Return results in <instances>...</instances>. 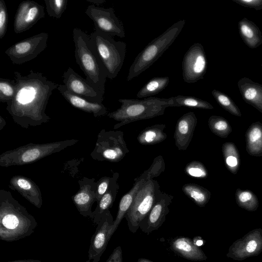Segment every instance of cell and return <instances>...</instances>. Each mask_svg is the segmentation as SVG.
Instances as JSON below:
<instances>
[{
  "instance_id": "35",
  "label": "cell",
  "mask_w": 262,
  "mask_h": 262,
  "mask_svg": "<svg viewBox=\"0 0 262 262\" xmlns=\"http://www.w3.org/2000/svg\"><path fill=\"white\" fill-rule=\"evenodd\" d=\"M211 94L217 103L224 110L233 115L242 116L239 108L227 95L216 90H212Z\"/></svg>"
},
{
  "instance_id": "14",
  "label": "cell",
  "mask_w": 262,
  "mask_h": 262,
  "mask_svg": "<svg viewBox=\"0 0 262 262\" xmlns=\"http://www.w3.org/2000/svg\"><path fill=\"white\" fill-rule=\"evenodd\" d=\"M262 252V229L250 231L236 240L228 249L227 256L236 260L257 256Z\"/></svg>"
},
{
  "instance_id": "44",
  "label": "cell",
  "mask_w": 262,
  "mask_h": 262,
  "mask_svg": "<svg viewBox=\"0 0 262 262\" xmlns=\"http://www.w3.org/2000/svg\"><path fill=\"white\" fill-rule=\"evenodd\" d=\"M6 125V121L2 116H0V130H2Z\"/></svg>"
},
{
  "instance_id": "36",
  "label": "cell",
  "mask_w": 262,
  "mask_h": 262,
  "mask_svg": "<svg viewBox=\"0 0 262 262\" xmlns=\"http://www.w3.org/2000/svg\"><path fill=\"white\" fill-rule=\"evenodd\" d=\"M17 86L15 80L0 78V101L7 103L15 96Z\"/></svg>"
},
{
  "instance_id": "41",
  "label": "cell",
  "mask_w": 262,
  "mask_h": 262,
  "mask_svg": "<svg viewBox=\"0 0 262 262\" xmlns=\"http://www.w3.org/2000/svg\"><path fill=\"white\" fill-rule=\"evenodd\" d=\"M235 3L247 8L256 10L262 9V0H232Z\"/></svg>"
},
{
  "instance_id": "8",
  "label": "cell",
  "mask_w": 262,
  "mask_h": 262,
  "mask_svg": "<svg viewBox=\"0 0 262 262\" xmlns=\"http://www.w3.org/2000/svg\"><path fill=\"white\" fill-rule=\"evenodd\" d=\"M161 192L158 182L154 179L149 180L138 192L124 217L132 233L139 228L140 222L150 211Z\"/></svg>"
},
{
  "instance_id": "21",
  "label": "cell",
  "mask_w": 262,
  "mask_h": 262,
  "mask_svg": "<svg viewBox=\"0 0 262 262\" xmlns=\"http://www.w3.org/2000/svg\"><path fill=\"white\" fill-rule=\"evenodd\" d=\"M198 120L195 114L189 112L182 115L177 121L173 138L178 150H185L192 140Z\"/></svg>"
},
{
  "instance_id": "25",
  "label": "cell",
  "mask_w": 262,
  "mask_h": 262,
  "mask_svg": "<svg viewBox=\"0 0 262 262\" xmlns=\"http://www.w3.org/2000/svg\"><path fill=\"white\" fill-rule=\"evenodd\" d=\"M119 176L118 172L113 173L108 189L97 203L96 207L93 211L94 217L92 221L94 224L97 225L101 220L103 213L112 207L119 189L118 183Z\"/></svg>"
},
{
  "instance_id": "24",
  "label": "cell",
  "mask_w": 262,
  "mask_h": 262,
  "mask_svg": "<svg viewBox=\"0 0 262 262\" xmlns=\"http://www.w3.org/2000/svg\"><path fill=\"white\" fill-rule=\"evenodd\" d=\"M171 248L182 257L189 260L202 261L207 258L204 252L188 237L174 238L171 242Z\"/></svg>"
},
{
  "instance_id": "28",
  "label": "cell",
  "mask_w": 262,
  "mask_h": 262,
  "mask_svg": "<svg viewBox=\"0 0 262 262\" xmlns=\"http://www.w3.org/2000/svg\"><path fill=\"white\" fill-rule=\"evenodd\" d=\"M164 124H158L148 126L142 130L137 137L138 142L143 145H152L160 143L167 138L164 132Z\"/></svg>"
},
{
  "instance_id": "15",
  "label": "cell",
  "mask_w": 262,
  "mask_h": 262,
  "mask_svg": "<svg viewBox=\"0 0 262 262\" xmlns=\"http://www.w3.org/2000/svg\"><path fill=\"white\" fill-rule=\"evenodd\" d=\"M45 17L43 6L33 1L26 0L18 5L14 16V32L19 34L32 28L38 20Z\"/></svg>"
},
{
  "instance_id": "29",
  "label": "cell",
  "mask_w": 262,
  "mask_h": 262,
  "mask_svg": "<svg viewBox=\"0 0 262 262\" xmlns=\"http://www.w3.org/2000/svg\"><path fill=\"white\" fill-rule=\"evenodd\" d=\"M183 193L196 205L204 207L211 198V192L205 187L194 183H187L182 186Z\"/></svg>"
},
{
  "instance_id": "7",
  "label": "cell",
  "mask_w": 262,
  "mask_h": 262,
  "mask_svg": "<svg viewBox=\"0 0 262 262\" xmlns=\"http://www.w3.org/2000/svg\"><path fill=\"white\" fill-rule=\"evenodd\" d=\"M90 46L105 67L107 78H116L123 66L126 43L116 41L111 35L95 30L90 35Z\"/></svg>"
},
{
  "instance_id": "17",
  "label": "cell",
  "mask_w": 262,
  "mask_h": 262,
  "mask_svg": "<svg viewBox=\"0 0 262 262\" xmlns=\"http://www.w3.org/2000/svg\"><path fill=\"white\" fill-rule=\"evenodd\" d=\"M173 199L172 195L162 191L159 194L154 205L139 224V228L144 233L149 234L163 225Z\"/></svg>"
},
{
  "instance_id": "37",
  "label": "cell",
  "mask_w": 262,
  "mask_h": 262,
  "mask_svg": "<svg viewBox=\"0 0 262 262\" xmlns=\"http://www.w3.org/2000/svg\"><path fill=\"white\" fill-rule=\"evenodd\" d=\"M46 11L50 17L60 18L66 10L68 0H45Z\"/></svg>"
},
{
  "instance_id": "4",
  "label": "cell",
  "mask_w": 262,
  "mask_h": 262,
  "mask_svg": "<svg viewBox=\"0 0 262 262\" xmlns=\"http://www.w3.org/2000/svg\"><path fill=\"white\" fill-rule=\"evenodd\" d=\"M118 101L121 104L120 107L107 115L119 122L114 126V129L132 122L163 115L165 109L170 107L169 98L150 97L143 99H119Z\"/></svg>"
},
{
  "instance_id": "18",
  "label": "cell",
  "mask_w": 262,
  "mask_h": 262,
  "mask_svg": "<svg viewBox=\"0 0 262 262\" xmlns=\"http://www.w3.org/2000/svg\"><path fill=\"white\" fill-rule=\"evenodd\" d=\"M62 78L64 85L68 90L90 102L102 103L103 95L97 92L72 68L69 67L64 72Z\"/></svg>"
},
{
  "instance_id": "30",
  "label": "cell",
  "mask_w": 262,
  "mask_h": 262,
  "mask_svg": "<svg viewBox=\"0 0 262 262\" xmlns=\"http://www.w3.org/2000/svg\"><path fill=\"white\" fill-rule=\"evenodd\" d=\"M169 82L168 76L153 77L138 91L137 97L146 98L157 95L164 90Z\"/></svg>"
},
{
  "instance_id": "45",
  "label": "cell",
  "mask_w": 262,
  "mask_h": 262,
  "mask_svg": "<svg viewBox=\"0 0 262 262\" xmlns=\"http://www.w3.org/2000/svg\"><path fill=\"white\" fill-rule=\"evenodd\" d=\"M94 4L100 5L105 2V0H86Z\"/></svg>"
},
{
  "instance_id": "19",
  "label": "cell",
  "mask_w": 262,
  "mask_h": 262,
  "mask_svg": "<svg viewBox=\"0 0 262 262\" xmlns=\"http://www.w3.org/2000/svg\"><path fill=\"white\" fill-rule=\"evenodd\" d=\"M96 182L93 178L83 177L78 181L79 190L72 200L79 213L83 216L93 219L92 207L96 202Z\"/></svg>"
},
{
  "instance_id": "5",
  "label": "cell",
  "mask_w": 262,
  "mask_h": 262,
  "mask_svg": "<svg viewBox=\"0 0 262 262\" xmlns=\"http://www.w3.org/2000/svg\"><path fill=\"white\" fill-rule=\"evenodd\" d=\"M185 24L184 19L177 21L151 40L134 60L129 69L127 81L137 77L152 66L174 41Z\"/></svg>"
},
{
  "instance_id": "6",
  "label": "cell",
  "mask_w": 262,
  "mask_h": 262,
  "mask_svg": "<svg viewBox=\"0 0 262 262\" xmlns=\"http://www.w3.org/2000/svg\"><path fill=\"white\" fill-rule=\"evenodd\" d=\"M78 141L77 139H69L42 144L30 143L2 153L0 155V166L7 167L34 163Z\"/></svg>"
},
{
  "instance_id": "11",
  "label": "cell",
  "mask_w": 262,
  "mask_h": 262,
  "mask_svg": "<svg viewBox=\"0 0 262 262\" xmlns=\"http://www.w3.org/2000/svg\"><path fill=\"white\" fill-rule=\"evenodd\" d=\"M49 34L42 32L19 41L8 48L5 53L13 63L21 64L30 61L44 51Z\"/></svg>"
},
{
  "instance_id": "23",
  "label": "cell",
  "mask_w": 262,
  "mask_h": 262,
  "mask_svg": "<svg viewBox=\"0 0 262 262\" xmlns=\"http://www.w3.org/2000/svg\"><path fill=\"white\" fill-rule=\"evenodd\" d=\"M237 86L243 100L262 113V84L243 77L238 81Z\"/></svg>"
},
{
  "instance_id": "34",
  "label": "cell",
  "mask_w": 262,
  "mask_h": 262,
  "mask_svg": "<svg viewBox=\"0 0 262 262\" xmlns=\"http://www.w3.org/2000/svg\"><path fill=\"white\" fill-rule=\"evenodd\" d=\"M208 123L210 130L221 138H227L232 130L228 121L221 116L212 115L209 117Z\"/></svg>"
},
{
  "instance_id": "2",
  "label": "cell",
  "mask_w": 262,
  "mask_h": 262,
  "mask_svg": "<svg viewBox=\"0 0 262 262\" xmlns=\"http://www.w3.org/2000/svg\"><path fill=\"white\" fill-rule=\"evenodd\" d=\"M37 223L8 190H0V239L14 242L34 232Z\"/></svg>"
},
{
  "instance_id": "32",
  "label": "cell",
  "mask_w": 262,
  "mask_h": 262,
  "mask_svg": "<svg viewBox=\"0 0 262 262\" xmlns=\"http://www.w3.org/2000/svg\"><path fill=\"white\" fill-rule=\"evenodd\" d=\"M169 99L170 107L185 106L206 110L213 108V106L209 102L194 96L180 95Z\"/></svg>"
},
{
  "instance_id": "40",
  "label": "cell",
  "mask_w": 262,
  "mask_h": 262,
  "mask_svg": "<svg viewBox=\"0 0 262 262\" xmlns=\"http://www.w3.org/2000/svg\"><path fill=\"white\" fill-rule=\"evenodd\" d=\"M112 177H103L96 182V202H98L101 197L105 193L110 186Z\"/></svg>"
},
{
  "instance_id": "10",
  "label": "cell",
  "mask_w": 262,
  "mask_h": 262,
  "mask_svg": "<svg viewBox=\"0 0 262 262\" xmlns=\"http://www.w3.org/2000/svg\"><path fill=\"white\" fill-rule=\"evenodd\" d=\"M165 169V164L162 156L155 158L150 167L134 180L132 188L121 199L116 217L108 231L110 240L129 209L136 195L150 179L159 176Z\"/></svg>"
},
{
  "instance_id": "3",
  "label": "cell",
  "mask_w": 262,
  "mask_h": 262,
  "mask_svg": "<svg viewBox=\"0 0 262 262\" xmlns=\"http://www.w3.org/2000/svg\"><path fill=\"white\" fill-rule=\"evenodd\" d=\"M75 57L86 80L99 93L104 95L107 78L106 69L90 46V35L78 28L73 30Z\"/></svg>"
},
{
  "instance_id": "46",
  "label": "cell",
  "mask_w": 262,
  "mask_h": 262,
  "mask_svg": "<svg viewBox=\"0 0 262 262\" xmlns=\"http://www.w3.org/2000/svg\"><path fill=\"white\" fill-rule=\"evenodd\" d=\"M195 245L197 246H200L203 244V241L200 238V239H198L196 242H193Z\"/></svg>"
},
{
  "instance_id": "43",
  "label": "cell",
  "mask_w": 262,
  "mask_h": 262,
  "mask_svg": "<svg viewBox=\"0 0 262 262\" xmlns=\"http://www.w3.org/2000/svg\"><path fill=\"white\" fill-rule=\"evenodd\" d=\"M6 262H41L40 260L38 259H21V260H17L13 261H9Z\"/></svg>"
},
{
  "instance_id": "33",
  "label": "cell",
  "mask_w": 262,
  "mask_h": 262,
  "mask_svg": "<svg viewBox=\"0 0 262 262\" xmlns=\"http://www.w3.org/2000/svg\"><path fill=\"white\" fill-rule=\"evenodd\" d=\"M235 200L239 207L248 211H256L259 206L258 198L250 190L237 188L236 190Z\"/></svg>"
},
{
  "instance_id": "31",
  "label": "cell",
  "mask_w": 262,
  "mask_h": 262,
  "mask_svg": "<svg viewBox=\"0 0 262 262\" xmlns=\"http://www.w3.org/2000/svg\"><path fill=\"white\" fill-rule=\"evenodd\" d=\"M222 151L226 168L232 174H235L240 165V157L237 148L233 143L227 142L222 145Z\"/></svg>"
},
{
  "instance_id": "26",
  "label": "cell",
  "mask_w": 262,
  "mask_h": 262,
  "mask_svg": "<svg viewBox=\"0 0 262 262\" xmlns=\"http://www.w3.org/2000/svg\"><path fill=\"white\" fill-rule=\"evenodd\" d=\"M238 31L244 43L252 49L262 44V33L259 28L250 20L244 17L238 23Z\"/></svg>"
},
{
  "instance_id": "20",
  "label": "cell",
  "mask_w": 262,
  "mask_h": 262,
  "mask_svg": "<svg viewBox=\"0 0 262 262\" xmlns=\"http://www.w3.org/2000/svg\"><path fill=\"white\" fill-rule=\"evenodd\" d=\"M10 189L17 191L37 208L42 205L41 190L31 179L21 175L13 176L9 181Z\"/></svg>"
},
{
  "instance_id": "42",
  "label": "cell",
  "mask_w": 262,
  "mask_h": 262,
  "mask_svg": "<svg viewBox=\"0 0 262 262\" xmlns=\"http://www.w3.org/2000/svg\"><path fill=\"white\" fill-rule=\"evenodd\" d=\"M122 250L119 246L114 249L106 262H122Z\"/></svg>"
},
{
  "instance_id": "9",
  "label": "cell",
  "mask_w": 262,
  "mask_h": 262,
  "mask_svg": "<svg viewBox=\"0 0 262 262\" xmlns=\"http://www.w3.org/2000/svg\"><path fill=\"white\" fill-rule=\"evenodd\" d=\"M128 152L122 131L102 129L97 136L95 146L90 156L99 161L118 162Z\"/></svg>"
},
{
  "instance_id": "48",
  "label": "cell",
  "mask_w": 262,
  "mask_h": 262,
  "mask_svg": "<svg viewBox=\"0 0 262 262\" xmlns=\"http://www.w3.org/2000/svg\"><path fill=\"white\" fill-rule=\"evenodd\" d=\"M261 67H262V63H261Z\"/></svg>"
},
{
  "instance_id": "38",
  "label": "cell",
  "mask_w": 262,
  "mask_h": 262,
  "mask_svg": "<svg viewBox=\"0 0 262 262\" xmlns=\"http://www.w3.org/2000/svg\"><path fill=\"white\" fill-rule=\"evenodd\" d=\"M184 172L188 176L195 179H205L208 176L207 168L202 163L198 161H192L188 163L184 168Z\"/></svg>"
},
{
  "instance_id": "39",
  "label": "cell",
  "mask_w": 262,
  "mask_h": 262,
  "mask_svg": "<svg viewBox=\"0 0 262 262\" xmlns=\"http://www.w3.org/2000/svg\"><path fill=\"white\" fill-rule=\"evenodd\" d=\"M8 12L4 0H0V39L4 37L7 29Z\"/></svg>"
},
{
  "instance_id": "22",
  "label": "cell",
  "mask_w": 262,
  "mask_h": 262,
  "mask_svg": "<svg viewBox=\"0 0 262 262\" xmlns=\"http://www.w3.org/2000/svg\"><path fill=\"white\" fill-rule=\"evenodd\" d=\"M57 90L73 106L92 114L95 117L103 116L108 114L107 108L102 103L90 102L68 90L64 84H59Z\"/></svg>"
},
{
  "instance_id": "1",
  "label": "cell",
  "mask_w": 262,
  "mask_h": 262,
  "mask_svg": "<svg viewBox=\"0 0 262 262\" xmlns=\"http://www.w3.org/2000/svg\"><path fill=\"white\" fill-rule=\"evenodd\" d=\"M14 74L16 92L6 106L13 121L26 129L50 121L51 118L46 113V109L53 91L59 84L32 70L26 76L17 71Z\"/></svg>"
},
{
  "instance_id": "13",
  "label": "cell",
  "mask_w": 262,
  "mask_h": 262,
  "mask_svg": "<svg viewBox=\"0 0 262 262\" xmlns=\"http://www.w3.org/2000/svg\"><path fill=\"white\" fill-rule=\"evenodd\" d=\"M182 76L188 83L203 78L207 69V60L204 47L200 43L192 45L185 53L182 61Z\"/></svg>"
},
{
  "instance_id": "12",
  "label": "cell",
  "mask_w": 262,
  "mask_h": 262,
  "mask_svg": "<svg viewBox=\"0 0 262 262\" xmlns=\"http://www.w3.org/2000/svg\"><path fill=\"white\" fill-rule=\"evenodd\" d=\"M85 14L94 23L95 30L108 34L112 36H117L124 38L125 36L124 28L122 21L115 15L113 8H103L89 5Z\"/></svg>"
},
{
  "instance_id": "47",
  "label": "cell",
  "mask_w": 262,
  "mask_h": 262,
  "mask_svg": "<svg viewBox=\"0 0 262 262\" xmlns=\"http://www.w3.org/2000/svg\"><path fill=\"white\" fill-rule=\"evenodd\" d=\"M137 262H153L148 259L144 258H140L138 259L137 260Z\"/></svg>"
},
{
  "instance_id": "27",
  "label": "cell",
  "mask_w": 262,
  "mask_h": 262,
  "mask_svg": "<svg viewBox=\"0 0 262 262\" xmlns=\"http://www.w3.org/2000/svg\"><path fill=\"white\" fill-rule=\"evenodd\" d=\"M246 150L250 156H262V123L259 121L253 123L246 134Z\"/></svg>"
},
{
  "instance_id": "16",
  "label": "cell",
  "mask_w": 262,
  "mask_h": 262,
  "mask_svg": "<svg viewBox=\"0 0 262 262\" xmlns=\"http://www.w3.org/2000/svg\"><path fill=\"white\" fill-rule=\"evenodd\" d=\"M114 220L110 210L105 211L92 236L85 262H99L109 242L108 234Z\"/></svg>"
}]
</instances>
